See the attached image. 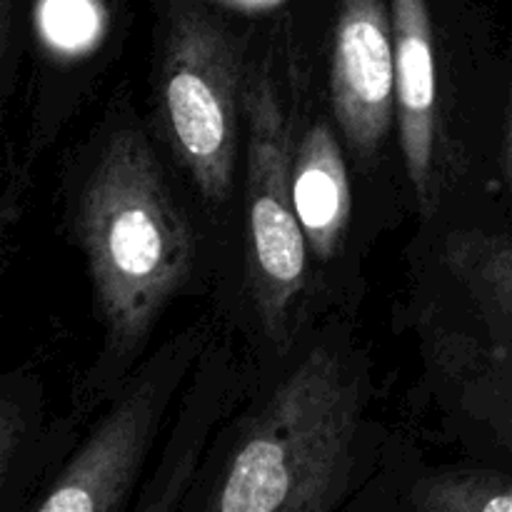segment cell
<instances>
[{"mask_svg": "<svg viewBox=\"0 0 512 512\" xmlns=\"http://www.w3.org/2000/svg\"><path fill=\"white\" fill-rule=\"evenodd\" d=\"M360 420V373L340 348L315 345L180 512H340L358 478Z\"/></svg>", "mask_w": 512, "mask_h": 512, "instance_id": "6da1fadb", "label": "cell"}, {"mask_svg": "<svg viewBox=\"0 0 512 512\" xmlns=\"http://www.w3.org/2000/svg\"><path fill=\"white\" fill-rule=\"evenodd\" d=\"M75 225L105 328V365L123 375L193 265V233L145 133L118 128L105 138Z\"/></svg>", "mask_w": 512, "mask_h": 512, "instance_id": "7a4b0ae2", "label": "cell"}, {"mask_svg": "<svg viewBox=\"0 0 512 512\" xmlns=\"http://www.w3.org/2000/svg\"><path fill=\"white\" fill-rule=\"evenodd\" d=\"M438 268L418 313L425 360L458 413L500 445L512 403V240L453 230Z\"/></svg>", "mask_w": 512, "mask_h": 512, "instance_id": "3957f363", "label": "cell"}, {"mask_svg": "<svg viewBox=\"0 0 512 512\" xmlns=\"http://www.w3.org/2000/svg\"><path fill=\"white\" fill-rule=\"evenodd\" d=\"M240 95L233 33L205 10H175L160 60L158 120L210 205H223L233 188Z\"/></svg>", "mask_w": 512, "mask_h": 512, "instance_id": "277c9868", "label": "cell"}, {"mask_svg": "<svg viewBox=\"0 0 512 512\" xmlns=\"http://www.w3.org/2000/svg\"><path fill=\"white\" fill-rule=\"evenodd\" d=\"M203 333L185 330L125 380L108 413L23 512H130L170 403L200 358Z\"/></svg>", "mask_w": 512, "mask_h": 512, "instance_id": "5b68a950", "label": "cell"}, {"mask_svg": "<svg viewBox=\"0 0 512 512\" xmlns=\"http://www.w3.org/2000/svg\"><path fill=\"white\" fill-rule=\"evenodd\" d=\"M248 120V245L250 288L265 333L285 340L308 283L310 250L293 203V130L268 70L243 90Z\"/></svg>", "mask_w": 512, "mask_h": 512, "instance_id": "8992f818", "label": "cell"}, {"mask_svg": "<svg viewBox=\"0 0 512 512\" xmlns=\"http://www.w3.org/2000/svg\"><path fill=\"white\" fill-rule=\"evenodd\" d=\"M330 103L358 158L373 160L395 108L393 15L383 0H343L330 60Z\"/></svg>", "mask_w": 512, "mask_h": 512, "instance_id": "52a82bcc", "label": "cell"}, {"mask_svg": "<svg viewBox=\"0 0 512 512\" xmlns=\"http://www.w3.org/2000/svg\"><path fill=\"white\" fill-rule=\"evenodd\" d=\"M395 40V110L400 148L423 210L433 208L438 83L428 0H390Z\"/></svg>", "mask_w": 512, "mask_h": 512, "instance_id": "ba28073f", "label": "cell"}, {"mask_svg": "<svg viewBox=\"0 0 512 512\" xmlns=\"http://www.w3.org/2000/svg\"><path fill=\"white\" fill-rule=\"evenodd\" d=\"M233 393L235 378L228 363L220 360V355H210L185 393L158 465L130 512H180L200 475L210 435L230 410Z\"/></svg>", "mask_w": 512, "mask_h": 512, "instance_id": "9c48e42d", "label": "cell"}, {"mask_svg": "<svg viewBox=\"0 0 512 512\" xmlns=\"http://www.w3.org/2000/svg\"><path fill=\"white\" fill-rule=\"evenodd\" d=\"M293 203L310 255L328 263L343 248L350 220V183L343 150L318 120L295 145Z\"/></svg>", "mask_w": 512, "mask_h": 512, "instance_id": "30bf717a", "label": "cell"}, {"mask_svg": "<svg viewBox=\"0 0 512 512\" xmlns=\"http://www.w3.org/2000/svg\"><path fill=\"white\" fill-rule=\"evenodd\" d=\"M395 512H512V475L490 468L423 470Z\"/></svg>", "mask_w": 512, "mask_h": 512, "instance_id": "8fae6325", "label": "cell"}, {"mask_svg": "<svg viewBox=\"0 0 512 512\" xmlns=\"http://www.w3.org/2000/svg\"><path fill=\"white\" fill-rule=\"evenodd\" d=\"M40 25L53 48L75 53L93 43L98 35V8L93 0H45Z\"/></svg>", "mask_w": 512, "mask_h": 512, "instance_id": "7c38bea8", "label": "cell"}, {"mask_svg": "<svg viewBox=\"0 0 512 512\" xmlns=\"http://www.w3.org/2000/svg\"><path fill=\"white\" fill-rule=\"evenodd\" d=\"M508 178L512 188V95H510V118H508Z\"/></svg>", "mask_w": 512, "mask_h": 512, "instance_id": "4fadbf2b", "label": "cell"}, {"mask_svg": "<svg viewBox=\"0 0 512 512\" xmlns=\"http://www.w3.org/2000/svg\"><path fill=\"white\" fill-rule=\"evenodd\" d=\"M393 512H395V510H393Z\"/></svg>", "mask_w": 512, "mask_h": 512, "instance_id": "5bb4252c", "label": "cell"}]
</instances>
